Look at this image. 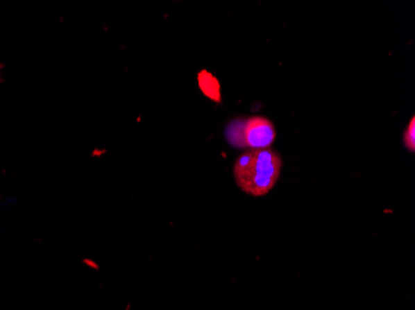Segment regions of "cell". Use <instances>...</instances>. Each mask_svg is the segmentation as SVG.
Here are the masks:
<instances>
[{
	"mask_svg": "<svg viewBox=\"0 0 415 310\" xmlns=\"http://www.w3.org/2000/svg\"><path fill=\"white\" fill-rule=\"evenodd\" d=\"M403 144L410 153L415 152V118L412 117L403 133Z\"/></svg>",
	"mask_w": 415,
	"mask_h": 310,
	"instance_id": "277c9868",
	"label": "cell"
},
{
	"mask_svg": "<svg viewBox=\"0 0 415 310\" xmlns=\"http://www.w3.org/2000/svg\"><path fill=\"white\" fill-rule=\"evenodd\" d=\"M201 83L205 86H202L203 91L205 94L210 96L213 100L220 101V86L217 80H214L213 77L210 76L208 72H202V75L199 76Z\"/></svg>",
	"mask_w": 415,
	"mask_h": 310,
	"instance_id": "3957f363",
	"label": "cell"
},
{
	"mask_svg": "<svg viewBox=\"0 0 415 310\" xmlns=\"http://www.w3.org/2000/svg\"><path fill=\"white\" fill-rule=\"evenodd\" d=\"M282 158L273 149H249L237 157L234 179L237 187L250 196H265L279 182Z\"/></svg>",
	"mask_w": 415,
	"mask_h": 310,
	"instance_id": "6da1fadb",
	"label": "cell"
},
{
	"mask_svg": "<svg viewBox=\"0 0 415 310\" xmlns=\"http://www.w3.org/2000/svg\"><path fill=\"white\" fill-rule=\"evenodd\" d=\"M226 139L237 148L266 149L276 139V129L270 119L253 116L245 121L232 122L226 128Z\"/></svg>",
	"mask_w": 415,
	"mask_h": 310,
	"instance_id": "7a4b0ae2",
	"label": "cell"
}]
</instances>
